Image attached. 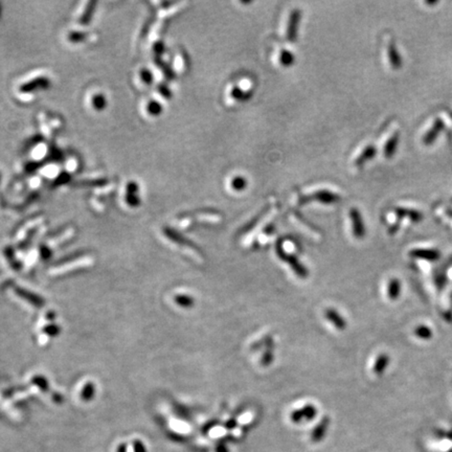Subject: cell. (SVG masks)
Wrapping results in <instances>:
<instances>
[{"label": "cell", "instance_id": "cell-6", "mask_svg": "<svg viewBox=\"0 0 452 452\" xmlns=\"http://www.w3.org/2000/svg\"><path fill=\"white\" fill-rule=\"evenodd\" d=\"M327 319L333 325L337 330H345L347 327V322L345 318L334 309H327L326 311Z\"/></svg>", "mask_w": 452, "mask_h": 452}, {"label": "cell", "instance_id": "cell-11", "mask_svg": "<svg viewBox=\"0 0 452 452\" xmlns=\"http://www.w3.org/2000/svg\"><path fill=\"white\" fill-rule=\"evenodd\" d=\"M398 142H399V134L395 133L390 136L384 144V148H383L384 156H386L387 158H390L391 156L395 155L397 147H398Z\"/></svg>", "mask_w": 452, "mask_h": 452}, {"label": "cell", "instance_id": "cell-17", "mask_svg": "<svg viewBox=\"0 0 452 452\" xmlns=\"http://www.w3.org/2000/svg\"><path fill=\"white\" fill-rule=\"evenodd\" d=\"M230 186L235 191H242L246 187V180L243 177H235L230 181Z\"/></svg>", "mask_w": 452, "mask_h": 452}, {"label": "cell", "instance_id": "cell-15", "mask_svg": "<svg viewBox=\"0 0 452 452\" xmlns=\"http://www.w3.org/2000/svg\"><path fill=\"white\" fill-rule=\"evenodd\" d=\"M414 333H415V335H416L417 338L422 339V340H429V339H431L432 336H433V332H432V330H431L428 326H425V325L417 326V327L415 329Z\"/></svg>", "mask_w": 452, "mask_h": 452}, {"label": "cell", "instance_id": "cell-4", "mask_svg": "<svg viewBox=\"0 0 452 452\" xmlns=\"http://www.w3.org/2000/svg\"><path fill=\"white\" fill-rule=\"evenodd\" d=\"M298 22H300V12L293 11L291 15H290L288 27L286 31V36L288 40L290 41L295 40L296 34H297V28H298Z\"/></svg>", "mask_w": 452, "mask_h": 452}, {"label": "cell", "instance_id": "cell-12", "mask_svg": "<svg viewBox=\"0 0 452 452\" xmlns=\"http://www.w3.org/2000/svg\"><path fill=\"white\" fill-rule=\"evenodd\" d=\"M376 152H377L376 148H375L374 146H368L366 148H364L360 154L357 156L355 163H354L355 166H362L363 164L366 163V161L371 160L375 155H376Z\"/></svg>", "mask_w": 452, "mask_h": 452}, {"label": "cell", "instance_id": "cell-3", "mask_svg": "<svg viewBox=\"0 0 452 452\" xmlns=\"http://www.w3.org/2000/svg\"><path fill=\"white\" fill-rule=\"evenodd\" d=\"M443 129H444V123H443L442 119L438 118L437 121H434L430 129L424 135V138H423L424 144H426V146H429V144H431L434 140H436V139L438 138L439 134L441 133Z\"/></svg>", "mask_w": 452, "mask_h": 452}, {"label": "cell", "instance_id": "cell-14", "mask_svg": "<svg viewBox=\"0 0 452 452\" xmlns=\"http://www.w3.org/2000/svg\"><path fill=\"white\" fill-rule=\"evenodd\" d=\"M396 212L399 217H409L414 222H420L423 219L422 212L415 209H397Z\"/></svg>", "mask_w": 452, "mask_h": 452}, {"label": "cell", "instance_id": "cell-10", "mask_svg": "<svg viewBox=\"0 0 452 452\" xmlns=\"http://www.w3.org/2000/svg\"><path fill=\"white\" fill-rule=\"evenodd\" d=\"M387 57L391 67H393L394 70H399L401 65H402V61H401V58L397 52L396 45L393 42H390L387 46Z\"/></svg>", "mask_w": 452, "mask_h": 452}, {"label": "cell", "instance_id": "cell-16", "mask_svg": "<svg viewBox=\"0 0 452 452\" xmlns=\"http://www.w3.org/2000/svg\"><path fill=\"white\" fill-rule=\"evenodd\" d=\"M328 422H329L328 419H325L317 426V428L314 430V432H313V440L314 441H319L323 437V434H325L326 430L328 429Z\"/></svg>", "mask_w": 452, "mask_h": 452}, {"label": "cell", "instance_id": "cell-18", "mask_svg": "<svg viewBox=\"0 0 452 452\" xmlns=\"http://www.w3.org/2000/svg\"><path fill=\"white\" fill-rule=\"evenodd\" d=\"M294 61V57L292 56L291 53H289L288 50H282L279 54V62L284 66H288L290 64H292Z\"/></svg>", "mask_w": 452, "mask_h": 452}, {"label": "cell", "instance_id": "cell-5", "mask_svg": "<svg viewBox=\"0 0 452 452\" xmlns=\"http://www.w3.org/2000/svg\"><path fill=\"white\" fill-rule=\"evenodd\" d=\"M316 415V409L313 405H307L304 408L298 409V411L291 414V420L293 422H300L304 419L311 420L312 417Z\"/></svg>", "mask_w": 452, "mask_h": 452}, {"label": "cell", "instance_id": "cell-9", "mask_svg": "<svg viewBox=\"0 0 452 452\" xmlns=\"http://www.w3.org/2000/svg\"><path fill=\"white\" fill-rule=\"evenodd\" d=\"M390 362V358L387 354H380L376 361H375L373 371L376 375H382L387 369V366Z\"/></svg>", "mask_w": 452, "mask_h": 452}, {"label": "cell", "instance_id": "cell-8", "mask_svg": "<svg viewBox=\"0 0 452 452\" xmlns=\"http://www.w3.org/2000/svg\"><path fill=\"white\" fill-rule=\"evenodd\" d=\"M313 197H314L315 200H317V201L322 202V203H327V204L334 203V202H337L339 200V196H337L336 194L332 193L330 191H327V190L315 192Z\"/></svg>", "mask_w": 452, "mask_h": 452}, {"label": "cell", "instance_id": "cell-1", "mask_svg": "<svg viewBox=\"0 0 452 452\" xmlns=\"http://www.w3.org/2000/svg\"><path fill=\"white\" fill-rule=\"evenodd\" d=\"M349 219H351L352 222L354 236L357 239H362L365 236V227L360 211L357 209H351V210H349Z\"/></svg>", "mask_w": 452, "mask_h": 452}, {"label": "cell", "instance_id": "cell-7", "mask_svg": "<svg viewBox=\"0 0 452 452\" xmlns=\"http://www.w3.org/2000/svg\"><path fill=\"white\" fill-rule=\"evenodd\" d=\"M279 257L284 259V261H287L290 265H291L292 269L296 272V274L300 276L301 278H305L307 276V270L304 268V266L302 265V264L297 261V259L295 257H292V255H287L284 251L282 250H279Z\"/></svg>", "mask_w": 452, "mask_h": 452}, {"label": "cell", "instance_id": "cell-2", "mask_svg": "<svg viewBox=\"0 0 452 452\" xmlns=\"http://www.w3.org/2000/svg\"><path fill=\"white\" fill-rule=\"evenodd\" d=\"M409 255L414 259H420L428 262H436L440 259L441 253L438 249H427V248H416L409 251Z\"/></svg>", "mask_w": 452, "mask_h": 452}, {"label": "cell", "instance_id": "cell-13", "mask_svg": "<svg viewBox=\"0 0 452 452\" xmlns=\"http://www.w3.org/2000/svg\"><path fill=\"white\" fill-rule=\"evenodd\" d=\"M401 294V282L394 278L389 280L388 287H387V295L391 301H396L399 298Z\"/></svg>", "mask_w": 452, "mask_h": 452}]
</instances>
